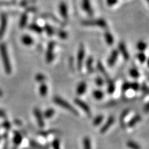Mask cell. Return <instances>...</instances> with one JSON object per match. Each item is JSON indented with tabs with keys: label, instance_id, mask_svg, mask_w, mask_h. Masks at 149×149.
<instances>
[{
	"label": "cell",
	"instance_id": "obj_6",
	"mask_svg": "<svg viewBox=\"0 0 149 149\" xmlns=\"http://www.w3.org/2000/svg\"><path fill=\"white\" fill-rule=\"evenodd\" d=\"M74 104L77 106V107H79L81 110H83L84 112L86 114L88 115V116H91V111L90 107H88V104H87L86 103H85L84 102L82 101V100H81L80 99H78V98L74 99Z\"/></svg>",
	"mask_w": 149,
	"mask_h": 149
},
{
	"label": "cell",
	"instance_id": "obj_29",
	"mask_svg": "<svg viewBox=\"0 0 149 149\" xmlns=\"http://www.w3.org/2000/svg\"><path fill=\"white\" fill-rule=\"evenodd\" d=\"M126 146L130 149H141V147L135 141L129 140L126 143Z\"/></svg>",
	"mask_w": 149,
	"mask_h": 149
},
{
	"label": "cell",
	"instance_id": "obj_26",
	"mask_svg": "<svg viewBox=\"0 0 149 149\" xmlns=\"http://www.w3.org/2000/svg\"><path fill=\"white\" fill-rule=\"evenodd\" d=\"M93 96L97 100H101L104 97V93L101 90H95L93 92Z\"/></svg>",
	"mask_w": 149,
	"mask_h": 149
},
{
	"label": "cell",
	"instance_id": "obj_12",
	"mask_svg": "<svg viewBox=\"0 0 149 149\" xmlns=\"http://www.w3.org/2000/svg\"><path fill=\"white\" fill-rule=\"evenodd\" d=\"M118 48H119V51H120L121 54H122V55L123 56V57H124V59L128 60V59H129V53H128L127 48H126L125 44H124L123 42H120V44H119Z\"/></svg>",
	"mask_w": 149,
	"mask_h": 149
},
{
	"label": "cell",
	"instance_id": "obj_46",
	"mask_svg": "<svg viewBox=\"0 0 149 149\" xmlns=\"http://www.w3.org/2000/svg\"><path fill=\"white\" fill-rule=\"evenodd\" d=\"M69 64H70V67L72 68V70L73 69V58L72 57H70L69 59Z\"/></svg>",
	"mask_w": 149,
	"mask_h": 149
},
{
	"label": "cell",
	"instance_id": "obj_19",
	"mask_svg": "<svg viewBox=\"0 0 149 149\" xmlns=\"http://www.w3.org/2000/svg\"><path fill=\"white\" fill-rule=\"evenodd\" d=\"M29 29L30 30H31V31H34V32H35V33H39V34L42 33V31H43V29H42V27L40 26L38 24H34V23L30 24L29 26Z\"/></svg>",
	"mask_w": 149,
	"mask_h": 149
},
{
	"label": "cell",
	"instance_id": "obj_14",
	"mask_svg": "<svg viewBox=\"0 0 149 149\" xmlns=\"http://www.w3.org/2000/svg\"><path fill=\"white\" fill-rule=\"evenodd\" d=\"M87 88L86 83L85 81H81L79 84L77 85V88H76V93L79 95H82L86 92Z\"/></svg>",
	"mask_w": 149,
	"mask_h": 149
},
{
	"label": "cell",
	"instance_id": "obj_17",
	"mask_svg": "<svg viewBox=\"0 0 149 149\" xmlns=\"http://www.w3.org/2000/svg\"><path fill=\"white\" fill-rule=\"evenodd\" d=\"M22 141V135L18 131L14 132V137H13V142L16 146H19L21 144Z\"/></svg>",
	"mask_w": 149,
	"mask_h": 149
},
{
	"label": "cell",
	"instance_id": "obj_11",
	"mask_svg": "<svg viewBox=\"0 0 149 149\" xmlns=\"http://www.w3.org/2000/svg\"><path fill=\"white\" fill-rule=\"evenodd\" d=\"M59 13L62 17L65 20L68 19V7H67V5L66 3L64 2H61L59 5Z\"/></svg>",
	"mask_w": 149,
	"mask_h": 149
},
{
	"label": "cell",
	"instance_id": "obj_41",
	"mask_svg": "<svg viewBox=\"0 0 149 149\" xmlns=\"http://www.w3.org/2000/svg\"><path fill=\"white\" fill-rule=\"evenodd\" d=\"M130 88V82H124L122 85V91L124 92H126Z\"/></svg>",
	"mask_w": 149,
	"mask_h": 149
},
{
	"label": "cell",
	"instance_id": "obj_3",
	"mask_svg": "<svg viewBox=\"0 0 149 149\" xmlns=\"http://www.w3.org/2000/svg\"><path fill=\"white\" fill-rule=\"evenodd\" d=\"M81 24L86 26H95L101 27L102 29H106L107 28V22L103 19H91V20H85L81 22Z\"/></svg>",
	"mask_w": 149,
	"mask_h": 149
},
{
	"label": "cell",
	"instance_id": "obj_4",
	"mask_svg": "<svg viewBox=\"0 0 149 149\" xmlns=\"http://www.w3.org/2000/svg\"><path fill=\"white\" fill-rule=\"evenodd\" d=\"M84 57H85L84 47L83 44H81L79 46V51H78L77 56V69L79 70H81V68H82L84 60Z\"/></svg>",
	"mask_w": 149,
	"mask_h": 149
},
{
	"label": "cell",
	"instance_id": "obj_5",
	"mask_svg": "<svg viewBox=\"0 0 149 149\" xmlns=\"http://www.w3.org/2000/svg\"><path fill=\"white\" fill-rule=\"evenodd\" d=\"M55 43L53 41H51L48 43L47 51H46V60L47 63H51L54 59V48H55Z\"/></svg>",
	"mask_w": 149,
	"mask_h": 149
},
{
	"label": "cell",
	"instance_id": "obj_13",
	"mask_svg": "<svg viewBox=\"0 0 149 149\" xmlns=\"http://www.w3.org/2000/svg\"><path fill=\"white\" fill-rule=\"evenodd\" d=\"M82 8L89 15H93V9L91 5L90 0H82Z\"/></svg>",
	"mask_w": 149,
	"mask_h": 149
},
{
	"label": "cell",
	"instance_id": "obj_28",
	"mask_svg": "<svg viewBox=\"0 0 149 149\" xmlns=\"http://www.w3.org/2000/svg\"><path fill=\"white\" fill-rule=\"evenodd\" d=\"M83 146L84 149H92L91 146V141L88 137H85L83 139Z\"/></svg>",
	"mask_w": 149,
	"mask_h": 149
},
{
	"label": "cell",
	"instance_id": "obj_32",
	"mask_svg": "<svg viewBox=\"0 0 149 149\" xmlns=\"http://www.w3.org/2000/svg\"><path fill=\"white\" fill-rule=\"evenodd\" d=\"M93 59L92 57H88L87 59L86 62V66L88 71H92L93 70Z\"/></svg>",
	"mask_w": 149,
	"mask_h": 149
},
{
	"label": "cell",
	"instance_id": "obj_22",
	"mask_svg": "<svg viewBox=\"0 0 149 149\" xmlns=\"http://www.w3.org/2000/svg\"><path fill=\"white\" fill-rule=\"evenodd\" d=\"M27 21H28V15L26 13H24L22 15L21 17H20V19H19V27L21 28V29H23L26 26V25L27 24Z\"/></svg>",
	"mask_w": 149,
	"mask_h": 149
},
{
	"label": "cell",
	"instance_id": "obj_18",
	"mask_svg": "<svg viewBox=\"0 0 149 149\" xmlns=\"http://www.w3.org/2000/svg\"><path fill=\"white\" fill-rule=\"evenodd\" d=\"M22 42L25 46H31L34 42V41H33V38L31 36L26 35L22 37Z\"/></svg>",
	"mask_w": 149,
	"mask_h": 149
},
{
	"label": "cell",
	"instance_id": "obj_30",
	"mask_svg": "<svg viewBox=\"0 0 149 149\" xmlns=\"http://www.w3.org/2000/svg\"><path fill=\"white\" fill-rule=\"evenodd\" d=\"M104 120V116L102 115H97L95 118L94 119V120H93V124L95 126H97L99 125H100V124H102V122H103Z\"/></svg>",
	"mask_w": 149,
	"mask_h": 149
},
{
	"label": "cell",
	"instance_id": "obj_1",
	"mask_svg": "<svg viewBox=\"0 0 149 149\" xmlns=\"http://www.w3.org/2000/svg\"><path fill=\"white\" fill-rule=\"evenodd\" d=\"M0 54H1V59H2L5 72L8 74H11V72H12V66H11L10 59H9L6 45L3 43L0 44Z\"/></svg>",
	"mask_w": 149,
	"mask_h": 149
},
{
	"label": "cell",
	"instance_id": "obj_45",
	"mask_svg": "<svg viewBox=\"0 0 149 149\" xmlns=\"http://www.w3.org/2000/svg\"><path fill=\"white\" fill-rule=\"evenodd\" d=\"M141 90H142L144 92H148V86L145 84H144V85L142 86V87H141Z\"/></svg>",
	"mask_w": 149,
	"mask_h": 149
},
{
	"label": "cell",
	"instance_id": "obj_43",
	"mask_svg": "<svg viewBox=\"0 0 149 149\" xmlns=\"http://www.w3.org/2000/svg\"><path fill=\"white\" fill-rule=\"evenodd\" d=\"M107 3L109 6H113L117 3V0H107Z\"/></svg>",
	"mask_w": 149,
	"mask_h": 149
},
{
	"label": "cell",
	"instance_id": "obj_35",
	"mask_svg": "<svg viewBox=\"0 0 149 149\" xmlns=\"http://www.w3.org/2000/svg\"><path fill=\"white\" fill-rule=\"evenodd\" d=\"M46 79V76L42 73H37L36 75H35V80H36L37 81H38V82L44 83Z\"/></svg>",
	"mask_w": 149,
	"mask_h": 149
},
{
	"label": "cell",
	"instance_id": "obj_48",
	"mask_svg": "<svg viewBox=\"0 0 149 149\" xmlns=\"http://www.w3.org/2000/svg\"><path fill=\"white\" fill-rule=\"evenodd\" d=\"M2 96H3V92H2V91L0 89V97H2Z\"/></svg>",
	"mask_w": 149,
	"mask_h": 149
},
{
	"label": "cell",
	"instance_id": "obj_47",
	"mask_svg": "<svg viewBox=\"0 0 149 149\" xmlns=\"http://www.w3.org/2000/svg\"><path fill=\"white\" fill-rule=\"evenodd\" d=\"M148 107H149V105H148V104H146V106H145V108H144V109H145V111L146 112H148Z\"/></svg>",
	"mask_w": 149,
	"mask_h": 149
},
{
	"label": "cell",
	"instance_id": "obj_33",
	"mask_svg": "<svg viewBox=\"0 0 149 149\" xmlns=\"http://www.w3.org/2000/svg\"><path fill=\"white\" fill-rule=\"evenodd\" d=\"M129 74L133 78H138L139 77V72L138 70L135 68H130L129 70Z\"/></svg>",
	"mask_w": 149,
	"mask_h": 149
},
{
	"label": "cell",
	"instance_id": "obj_39",
	"mask_svg": "<svg viewBox=\"0 0 149 149\" xmlns=\"http://www.w3.org/2000/svg\"><path fill=\"white\" fill-rule=\"evenodd\" d=\"M95 84L98 86H102L104 84V81L101 77H97L95 79Z\"/></svg>",
	"mask_w": 149,
	"mask_h": 149
},
{
	"label": "cell",
	"instance_id": "obj_21",
	"mask_svg": "<svg viewBox=\"0 0 149 149\" xmlns=\"http://www.w3.org/2000/svg\"><path fill=\"white\" fill-rule=\"evenodd\" d=\"M104 37H105V40L107 42V44L109 46L113 45V42H114V38H113V35L109 32H106L104 34Z\"/></svg>",
	"mask_w": 149,
	"mask_h": 149
},
{
	"label": "cell",
	"instance_id": "obj_8",
	"mask_svg": "<svg viewBox=\"0 0 149 149\" xmlns=\"http://www.w3.org/2000/svg\"><path fill=\"white\" fill-rule=\"evenodd\" d=\"M7 27V16L4 13L1 15V24H0V39L4 35Z\"/></svg>",
	"mask_w": 149,
	"mask_h": 149
},
{
	"label": "cell",
	"instance_id": "obj_38",
	"mask_svg": "<svg viewBox=\"0 0 149 149\" xmlns=\"http://www.w3.org/2000/svg\"><path fill=\"white\" fill-rule=\"evenodd\" d=\"M52 146L53 149H61L60 148V141L58 139H55L53 141L52 143Z\"/></svg>",
	"mask_w": 149,
	"mask_h": 149
},
{
	"label": "cell",
	"instance_id": "obj_2",
	"mask_svg": "<svg viewBox=\"0 0 149 149\" xmlns=\"http://www.w3.org/2000/svg\"><path fill=\"white\" fill-rule=\"evenodd\" d=\"M53 102L55 104H57V105L59 106L60 107H62L63 109L68 110V111H70V113H72V114L77 115L78 112L74 108L72 107L71 104L68 103V102H66V100H64V99L60 97L59 96H56L53 98Z\"/></svg>",
	"mask_w": 149,
	"mask_h": 149
},
{
	"label": "cell",
	"instance_id": "obj_16",
	"mask_svg": "<svg viewBox=\"0 0 149 149\" xmlns=\"http://www.w3.org/2000/svg\"><path fill=\"white\" fill-rule=\"evenodd\" d=\"M141 120V117L140 115H136L133 117V118L131 119V120L129 121V122H128V126L130 128L133 127V126H135L136 124H137V123H139V122H140Z\"/></svg>",
	"mask_w": 149,
	"mask_h": 149
},
{
	"label": "cell",
	"instance_id": "obj_20",
	"mask_svg": "<svg viewBox=\"0 0 149 149\" xmlns=\"http://www.w3.org/2000/svg\"><path fill=\"white\" fill-rule=\"evenodd\" d=\"M130 114V110L126 109L125 111H124V112L122 113L120 116V122L121 124H122L123 126H124L126 123V118Z\"/></svg>",
	"mask_w": 149,
	"mask_h": 149
},
{
	"label": "cell",
	"instance_id": "obj_37",
	"mask_svg": "<svg viewBox=\"0 0 149 149\" xmlns=\"http://www.w3.org/2000/svg\"><path fill=\"white\" fill-rule=\"evenodd\" d=\"M137 59H139V61H140L141 64H143V63H144L145 61H146V55H144V53L141 52V53H139L138 55H137Z\"/></svg>",
	"mask_w": 149,
	"mask_h": 149
},
{
	"label": "cell",
	"instance_id": "obj_25",
	"mask_svg": "<svg viewBox=\"0 0 149 149\" xmlns=\"http://www.w3.org/2000/svg\"><path fill=\"white\" fill-rule=\"evenodd\" d=\"M48 93V86L46 84L42 83L40 86V94L42 97L46 96Z\"/></svg>",
	"mask_w": 149,
	"mask_h": 149
},
{
	"label": "cell",
	"instance_id": "obj_15",
	"mask_svg": "<svg viewBox=\"0 0 149 149\" xmlns=\"http://www.w3.org/2000/svg\"><path fill=\"white\" fill-rule=\"evenodd\" d=\"M42 17H44V18L50 19L53 20V22H55L56 23L59 24V25H61V26H64V23H62V22H61L58 18H57L55 15H53L51 14V13H44V14L42 15Z\"/></svg>",
	"mask_w": 149,
	"mask_h": 149
},
{
	"label": "cell",
	"instance_id": "obj_9",
	"mask_svg": "<svg viewBox=\"0 0 149 149\" xmlns=\"http://www.w3.org/2000/svg\"><path fill=\"white\" fill-rule=\"evenodd\" d=\"M115 117L113 116H110L109 118H108V120H107V122H106L105 124H104L103 126L101 128V129H100V133L102 134H104L106 132H107L108 130L112 126H113V124H114L115 122Z\"/></svg>",
	"mask_w": 149,
	"mask_h": 149
},
{
	"label": "cell",
	"instance_id": "obj_24",
	"mask_svg": "<svg viewBox=\"0 0 149 149\" xmlns=\"http://www.w3.org/2000/svg\"><path fill=\"white\" fill-rule=\"evenodd\" d=\"M55 110L52 109V108H49V109H46V111H44V115H43V116H44V117L46 119H50L54 115H55Z\"/></svg>",
	"mask_w": 149,
	"mask_h": 149
},
{
	"label": "cell",
	"instance_id": "obj_27",
	"mask_svg": "<svg viewBox=\"0 0 149 149\" xmlns=\"http://www.w3.org/2000/svg\"><path fill=\"white\" fill-rule=\"evenodd\" d=\"M108 92L109 94H113L115 91V84L111 79H108Z\"/></svg>",
	"mask_w": 149,
	"mask_h": 149
},
{
	"label": "cell",
	"instance_id": "obj_34",
	"mask_svg": "<svg viewBox=\"0 0 149 149\" xmlns=\"http://www.w3.org/2000/svg\"><path fill=\"white\" fill-rule=\"evenodd\" d=\"M137 49H138L139 51H145V50H146V48H147L146 43L143 42V41H140V42H139L138 43H137Z\"/></svg>",
	"mask_w": 149,
	"mask_h": 149
},
{
	"label": "cell",
	"instance_id": "obj_42",
	"mask_svg": "<svg viewBox=\"0 0 149 149\" xmlns=\"http://www.w3.org/2000/svg\"><path fill=\"white\" fill-rule=\"evenodd\" d=\"M3 127L5 128L6 130H8L10 129V127H11V124L10 123L8 122V121H6V122H4L3 123Z\"/></svg>",
	"mask_w": 149,
	"mask_h": 149
},
{
	"label": "cell",
	"instance_id": "obj_36",
	"mask_svg": "<svg viewBox=\"0 0 149 149\" xmlns=\"http://www.w3.org/2000/svg\"><path fill=\"white\" fill-rule=\"evenodd\" d=\"M57 35H58L60 38L63 39V40H65V39H66L67 37H68V34H67L66 31H63V30H61V29L57 30Z\"/></svg>",
	"mask_w": 149,
	"mask_h": 149
},
{
	"label": "cell",
	"instance_id": "obj_40",
	"mask_svg": "<svg viewBox=\"0 0 149 149\" xmlns=\"http://www.w3.org/2000/svg\"><path fill=\"white\" fill-rule=\"evenodd\" d=\"M130 89H132V90L135 91H137L139 89V84L137 82L130 83Z\"/></svg>",
	"mask_w": 149,
	"mask_h": 149
},
{
	"label": "cell",
	"instance_id": "obj_31",
	"mask_svg": "<svg viewBox=\"0 0 149 149\" xmlns=\"http://www.w3.org/2000/svg\"><path fill=\"white\" fill-rule=\"evenodd\" d=\"M44 30H45L46 33H47L48 36H52V35H53L55 32V29H54L51 26L48 25V24L45 25V26H44Z\"/></svg>",
	"mask_w": 149,
	"mask_h": 149
},
{
	"label": "cell",
	"instance_id": "obj_44",
	"mask_svg": "<svg viewBox=\"0 0 149 149\" xmlns=\"http://www.w3.org/2000/svg\"><path fill=\"white\" fill-rule=\"evenodd\" d=\"M0 117L1 118H6V114L2 109H0Z\"/></svg>",
	"mask_w": 149,
	"mask_h": 149
},
{
	"label": "cell",
	"instance_id": "obj_7",
	"mask_svg": "<svg viewBox=\"0 0 149 149\" xmlns=\"http://www.w3.org/2000/svg\"><path fill=\"white\" fill-rule=\"evenodd\" d=\"M33 113H34L35 119H36L37 124H38L40 128H44V126H45V123H44V116H43L42 113H41L40 110L37 109V108H35L33 110Z\"/></svg>",
	"mask_w": 149,
	"mask_h": 149
},
{
	"label": "cell",
	"instance_id": "obj_23",
	"mask_svg": "<svg viewBox=\"0 0 149 149\" xmlns=\"http://www.w3.org/2000/svg\"><path fill=\"white\" fill-rule=\"evenodd\" d=\"M97 68L100 70V72H102V74H104V76L107 78V80L109 79V75H108L107 72V70H106L105 68H104V66H103V64H102V63L100 61H99L97 62Z\"/></svg>",
	"mask_w": 149,
	"mask_h": 149
},
{
	"label": "cell",
	"instance_id": "obj_10",
	"mask_svg": "<svg viewBox=\"0 0 149 149\" xmlns=\"http://www.w3.org/2000/svg\"><path fill=\"white\" fill-rule=\"evenodd\" d=\"M118 55H119V51L117 50H113L112 51V53L111 55H110L109 59H108V65L110 67H112L115 64L116 62L117 58H118Z\"/></svg>",
	"mask_w": 149,
	"mask_h": 149
}]
</instances>
